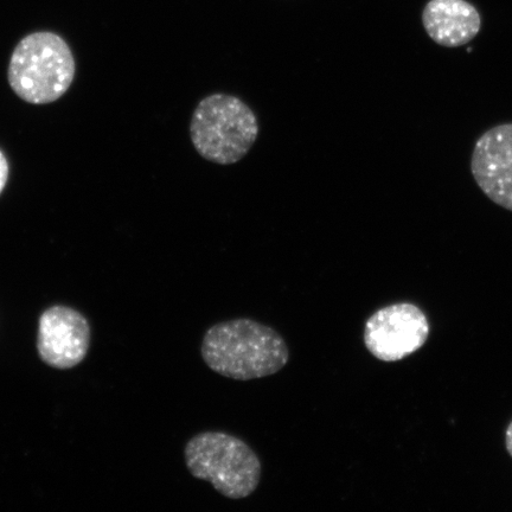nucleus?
<instances>
[{
    "label": "nucleus",
    "instance_id": "nucleus-1",
    "mask_svg": "<svg viewBox=\"0 0 512 512\" xmlns=\"http://www.w3.org/2000/svg\"><path fill=\"white\" fill-rule=\"evenodd\" d=\"M201 355L214 373L238 381L278 374L290 360L283 336L249 318L211 326L203 337Z\"/></svg>",
    "mask_w": 512,
    "mask_h": 512
},
{
    "label": "nucleus",
    "instance_id": "nucleus-2",
    "mask_svg": "<svg viewBox=\"0 0 512 512\" xmlns=\"http://www.w3.org/2000/svg\"><path fill=\"white\" fill-rule=\"evenodd\" d=\"M259 136L256 114L239 96L214 93L192 113L190 137L198 155L219 165L239 163Z\"/></svg>",
    "mask_w": 512,
    "mask_h": 512
},
{
    "label": "nucleus",
    "instance_id": "nucleus-3",
    "mask_svg": "<svg viewBox=\"0 0 512 512\" xmlns=\"http://www.w3.org/2000/svg\"><path fill=\"white\" fill-rule=\"evenodd\" d=\"M75 60L54 32H34L18 43L9 64V82L19 98L34 105L59 100L74 81Z\"/></svg>",
    "mask_w": 512,
    "mask_h": 512
},
{
    "label": "nucleus",
    "instance_id": "nucleus-4",
    "mask_svg": "<svg viewBox=\"0 0 512 512\" xmlns=\"http://www.w3.org/2000/svg\"><path fill=\"white\" fill-rule=\"evenodd\" d=\"M184 458L192 477L206 480L229 499L247 498L260 484L262 466L258 454L232 434H197L185 445Z\"/></svg>",
    "mask_w": 512,
    "mask_h": 512
},
{
    "label": "nucleus",
    "instance_id": "nucleus-5",
    "mask_svg": "<svg viewBox=\"0 0 512 512\" xmlns=\"http://www.w3.org/2000/svg\"><path fill=\"white\" fill-rule=\"evenodd\" d=\"M430 334L425 313L412 304H395L374 313L364 328V344L383 362L401 361L418 351Z\"/></svg>",
    "mask_w": 512,
    "mask_h": 512
},
{
    "label": "nucleus",
    "instance_id": "nucleus-6",
    "mask_svg": "<svg viewBox=\"0 0 512 512\" xmlns=\"http://www.w3.org/2000/svg\"><path fill=\"white\" fill-rule=\"evenodd\" d=\"M471 172L489 200L512 211V124L497 125L479 137Z\"/></svg>",
    "mask_w": 512,
    "mask_h": 512
},
{
    "label": "nucleus",
    "instance_id": "nucleus-7",
    "mask_svg": "<svg viewBox=\"0 0 512 512\" xmlns=\"http://www.w3.org/2000/svg\"><path fill=\"white\" fill-rule=\"evenodd\" d=\"M91 343V328L80 312L66 306H54L43 313L38 329L37 347L50 367L69 369L86 357Z\"/></svg>",
    "mask_w": 512,
    "mask_h": 512
},
{
    "label": "nucleus",
    "instance_id": "nucleus-8",
    "mask_svg": "<svg viewBox=\"0 0 512 512\" xmlns=\"http://www.w3.org/2000/svg\"><path fill=\"white\" fill-rule=\"evenodd\" d=\"M422 24L432 41L445 48L466 46L482 29V17L466 0H430Z\"/></svg>",
    "mask_w": 512,
    "mask_h": 512
},
{
    "label": "nucleus",
    "instance_id": "nucleus-9",
    "mask_svg": "<svg viewBox=\"0 0 512 512\" xmlns=\"http://www.w3.org/2000/svg\"><path fill=\"white\" fill-rule=\"evenodd\" d=\"M9 178V163L8 159L5 158L4 153L0 151V194L8 183Z\"/></svg>",
    "mask_w": 512,
    "mask_h": 512
},
{
    "label": "nucleus",
    "instance_id": "nucleus-10",
    "mask_svg": "<svg viewBox=\"0 0 512 512\" xmlns=\"http://www.w3.org/2000/svg\"><path fill=\"white\" fill-rule=\"evenodd\" d=\"M505 444H507L508 452L512 457V422L508 427L507 437H505Z\"/></svg>",
    "mask_w": 512,
    "mask_h": 512
}]
</instances>
